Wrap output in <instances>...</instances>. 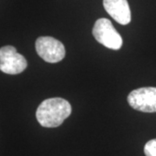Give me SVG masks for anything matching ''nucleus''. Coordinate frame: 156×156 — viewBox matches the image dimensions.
<instances>
[{
	"label": "nucleus",
	"instance_id": "f257e3e1",
	"mask_svg": "<svg viewBox=\"0 0 156 156\" xmlns=\"http://www.w3.org/2000/svg\"><path fill=\"white\" fill-rule=\"evenodd\" d=\"M71 111V105L68 101L56 97L44 101L37 108L36 116L41 126L56 128L70 115Z\"/></svg>",
	"mask_w": 156,
	"mask_h": 156
},
{
	"label": "nucleus",
	"instance_id": "f03ea898",
	"mask_svg": "<svg viewBox=\"0 0 156 156\" xmlns=\"http://www.w3.org/2000/svg\"><path fill=\"white\" fill-rule=\"evenodd\" d=\"M93 36L101 44L111 50H118L122 46V38L108 18H100L93 27Z\"/></svg>",
	"mask_w": 156,
	"mask_h": 156
},
{
	"label": "nucleus",
	"instance_id": "7ed1b4c3",
	"mask_svg": "<svg viewBox=\"0 0 156 156\" xmlns=\"http://www.w3.org/2000/svg\"><path fill=\"white\" fill-rule=\"evenodd\" d=\"M36 50L38 56L45 62L56 63L65 56L64 45L51 37H40L36 41Z\"/></svg>",
	"mask_w": 156,
	"mask_h": 156
},
{
	"label": "nucleus",
	"instance_id": "20e7f679",
	"mask_svg": "<svg viewBox=\"0 0 156 156\" xmlns=\"http://www.w3.org/2000/svg\"><path fill=\"white\" fill-rule=\"evenodd\" d=\"M27 68L25 57L17 53V49L11 45L0 48V70L9 75H17Z\"/></svg>",
	"mask_w": 156,
	"mask_h": 156
},
{
	"label": "nucleus",
	"instance_id": "39448f33",
	"mask_svg": "<svg viewBox=\"0 0 156 156\" xmlns=\"http://www.w3.org/2000/svg\"><path fill=\"white\" fill-rule=\"evenodd\" d=\"M128 102L135 110L154 113L156 112V88L145 87L134 89L128 95Z\"/></svg>",
	"mask_w": 156,
	"mask_h": 156
},
{
	"label": "nucleus",
	"instance_id": "423d86ee",
	"mask_svg": "<svg viewBox=\"0 0 156 156\" xmlns=\"http://www.w3.org/2000/svg\"><path fill=\"white\" fill-rule=\"evenodd\" d=\"M103 6L120 24L126 25L131 21V11L127 0H103Z\"/></svg>",
	"mask_w": 156,
	"mask_h": 156
},
{
	"label": "nucleus",
	"instance_id": "0eeeda50",
	"mask_svg": "<svg viewBox=\"0 0 156 156\" xmlns=\"http://www.w3.org/2000/svg\"><path fill=\"white\" fill-rule=\"evenodd\" d=\"M144 153L146 156H156V139L151 140L146 143Z\"/></svg>",
	"mask_w": 156,
	"mask_h": 156
}]
</instances>
